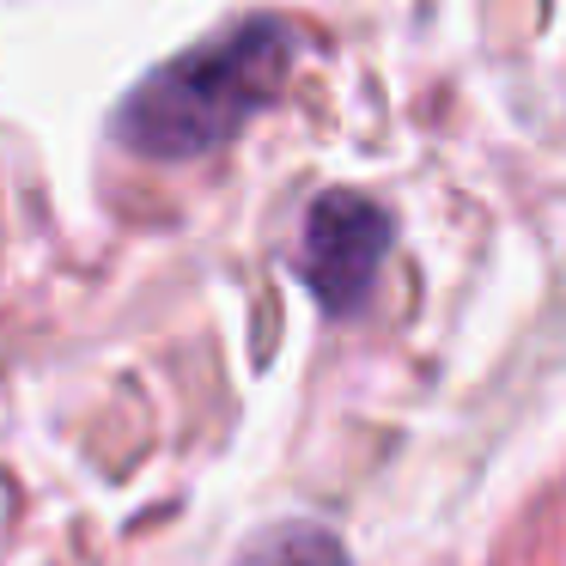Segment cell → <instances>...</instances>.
Segmentation results:
<instances>
[{
    "instance_id": "obj_1",
    "label": "cell",
    "mask_w": 566,
    "mask_h": 566,
    "mask_svg": "<svg viewBox=\"0 0 566 566\" xmlns=\"http://www.w3.org/2000/svg\"><path fill=\"white\" fill-rule=\"evenodd\" d=\"M298 62L293 19H238L220 38L189 43L184 55L159 62L111 116L116 147L159 165H184L226 147L262 104L281 98Z\"/></svg>"
},
{
    "instance_id": "obj_2",
    "label": "cell",
    "mask_w": 566,
    "mask_h": 566,
    "mask_svg": "<svg viewBox=\"0 0 566 566\" xmlns=\"http://www.w3.org/2000/svg\"><path fill=\"white\" fill-rule=\"evenodd\" d=\"M396 244V220L359 189H323L298 220L293 269L323 305V317H354L371 298L384 256Z\"/></svg>"
},
{
    "instance_id": "obj_3",
    "label": "cell",
    "mask_w": 566,
    "mask_h": 566,
    "mask_svg": "<svg viewBox=\"0 0 566 566\" xmlns=\"http://www.w3.org/2000/svg\"><path fill=\"white\" fill-rule=\"evenodd\" d=\"M232 566H354V560H347L335 530L311 524V517H286V524L250 536Z\"/></svg>"
}]
</instances>
